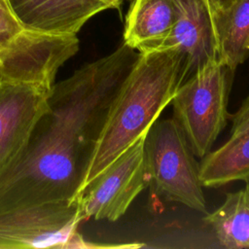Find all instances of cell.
<instances>
[{"label":"cell","mask_w":249,"mask_h":249,"mask_svg":"<svg viewBox=\"0 0 249 249\" xmlns=\"http://www.w3.org/2000/svg\"><path fill=\"white\" fill-rule=\"evenodd\" d=\"M145 136L142 135L82 191L78 201L83 221L90 218L117 221L148 188L144 167Z\"/></svg>","instance_id":"obj_6"},{"label":"cell","mask_w":249,"mask_h":249,"mask_svg":"<svg viewBox=\"0 0 249 249\" xmlns=\"http://www.w3.org/2000/svg\"><path fill=\"white\" fill-rule=\"evenodd\" d=\"M176 4L177 20L156 51L180 53L186 79L196 68L219 59V47L211 0H176Z\"/></svg>","instance_id":"obj_9"},{"label":"cell","mask_w":249,"mask_h":249,"mask_svg":"<svg viewBox=\"0 0 249 249\" xmlns=\"http://www.w3.org/2000/svg\"><path fill=\"white\" fill-rule=\"evenodd\" d=\"M144 167L151 196L206 214L199 164L173 118L156 121L146 133Z\"/></svg>","instance_id":"obj_4"},{"label":"cell","mask_w":249,"mask_h":249,"mask_svg":"<svg viewBox=\"0 0 249 249\" xmlns=\"http://www.w3.org/2000/svg\"><path fill=\"white\" fill-rule=\"evenodd\" d=\"M235 0H211L213 9H226L231 6Z\"/></svg>","instance_id":"obj_17"},{"label":"cell","mask_w":249,"mask_h":249,"mask_svg":"<svg viewBox=\"0 0 249 249\" xmlns=\"http://www.w3.org/2000/svg\"><path fill=\"white\" fill-rule=\"evenodd\" d=\"M0 2L1 3H3V4H5V5H7V3H6V0H0ZM8 7V6H7Z\"/></svg>","instance_id":"obj_19"},{"label":"cell","mask_w":249,"mask_h":249,"mask_svg":"<svg viewBox=\"0 0 249 249\" xmlns=\"http://www.w3.org/2000/svg\"><path fill=\"white\" fill-rule=\"evenodd\" d=\"M219 60L235 73L249 58V0H235L226 9H213Z\"/></svg>","instance_id":"obj_13"},{"label":"cell","mask_w":249,"mask_h":249,"mask_svg":"<svg viewBox=\"0 0 249 249\" xmlns=\"http://www.w3.org/2000/svg\"><path fill=\"white\" fill-rule=\"evenodd\" d=\"M202 187L219 188L229 183H249V128L235 135L215 151L206 154L199 163Z\"/></svg>","instance_id":"obj_12"},{"label":"cell","mask_w":249,"mask_h":249,"mask_svg":"<svg viewBox=\"0 0 249 249\" xmlns=\"http://www.w3.org/2000/svg\"><path fill=\"white\" fill-rule=\"evenodd\" d=\"M23 28L14 18L7 5L0 2V51Z\"/></svg>","instance_id":"obj_15"},{"label":"cell","mask_w":249,"mask_h":249,"mask_svg":"<svg viewBox=\"0 0 249 249\" xmlns=\"http://www.w3.org/2000/svg\"><path fill=\"white\" fill-rule=\"evenodd\" d=\"M78 50L77 34L22 29L0 51V79L52 89L58 69Z\"/></svg>","instance_id":"obj_7"},{"label":"cell","mask_w":249,"mask_h":249,"mask_svg":"<svg viewBox=\"0 0 249 249\" xmlns=\"http://www.w3.org/2000/svg\"><path fill=\"white\" fill-rule=\"evenodd\" d=\"M245 184L243 189L226 194L223 204L203 218L227 249L249 248V183Z\"/></svg>","instance_id":"obj_14"},{"label":"cell","mask_w":249,"mask_h":249,"mask_svg":"<svg viewBox=\"0 0 249 249\" xmlns=\"http://www.w3.org/2000/svg\"><path fill=\"white\" fill-rule=\"evenodd\" d=\"M234 72L219 59L196 68L171 100L173 119L193 153L202 159L228 124V103Z\"/></svg>","instance_id":"obj_3"},{"label":"cell","mask_w":249,"mask_h":249,"mask_svg":"<svg viewBox=\"0 0 249 249\" xmlns=\"http://www.w3.org/2000/svg\"><path fill=\"white\" fill-rule=\"evenodd\" d=\"M110 9H119L124 1L125 0H103Z\"/></svg>","instance_id":"obj_18"},{"label":"cell","mask_w":249,"mask_h":249,"mask_svg":"<svg viewBox=\"0 0 249 249\" xmlns=\"http://www.w3.org/2000/svg\"><path fill=\"white\" fill-rule=\"evenodd\" d=\"M20 26L56 34H77L94 15L110 9L103 0H6Z\"/></svg>","instance_id":"obj_10"},{"label":"cell","mask_w":249,"mask_h":249,"mask_svg":"<svg viewBox=\"0 0 249 249\" xmlns=\"http://www.w3.org/2000/svg\"><path fill=\"white\" fill-rule=\"evenodd\" d=\"M138 56L123 42L53 85L26 148L0 175V214L78 198L111 105Z\"/></svg>","instance_id":"obj_1"},{"label":"cell","mask_w":249,"mask_h":249,"mask_svg":"<svg viewBox=\"0 0 249 249\" xmlns=\"http://www.w3.org/2000/svg\"><path fill=\"white\" fill-rule=\"evenodd\" d=\"M52 89L0 79V175L26 148Z\"/></svg>","instance_id":"obj_8"},{"label":"cell","mask_w":249,"mask_h":249,"mask_svg":"<svg viewBox=\"0 0 249 249\" xmlns=\"http://www.w3.org/2000/svg\"><path fill=\"white\" fill-rule=\"evenodd\" d=\"M79 201L44 202L0 214V248H87Z\"/></svg>","instance_id":"obj_5"},{"label":"cell","mask_w":249,"mask_h":249,"mask_svg":"<svg viewBox=\"0 0 249 249\" xmlns=\"http://www.w3.org/2000/svg\"><path fill=\"white\" fill-rule=\"evenodd\" d=\"M229 120L231 122V136L249 128V95L242 101L236 112L230 114Z\"/></svg>","instance_id":"obj_16"},{"label":"cell","mask_w":249,"mask_h":249,"mask_svg":"<svg viewBox=\"0 0 249 249\" xmlns=\"http://www.w3.org/2000/svg\"><path fill=\"white\" fill-rule=\"evenodd\" d=\"M176 0H133L125 15L124 43L138 53L156 51L177 20Z\"/></svg>","instance_id":"obj_11"},{"label":"cell","mask_w":249,"mask_h":249,"mask_svg":"<svg viewBox=\"0 0 249 249\" xmlns=\"http://www.w3.org/2000/svg\"><path fill=\"white\" fill-rule=\"evenodd\" d=\"M184 80V56L180 53L173 50L139 53L111 105L82 191L148 132Z\"/></svg>","instance_id":"obj_2"}]
</instances>
